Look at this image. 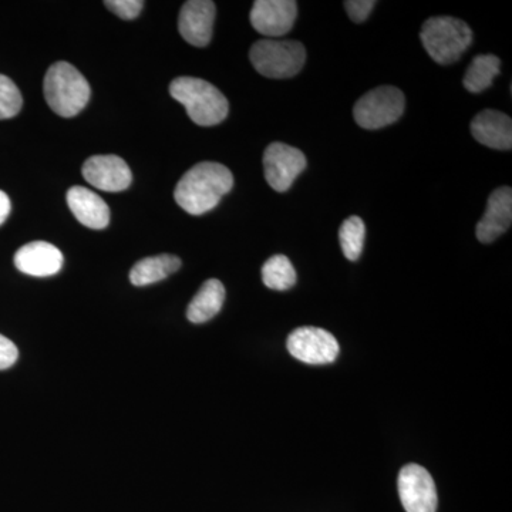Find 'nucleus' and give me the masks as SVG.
<instances>
[{"label":"nucleus","instance_id":"20","mask_svg":"<svg viewBox=\"0 0 512 512\" xmlns=\"http://www.w3.org/2000/svg\"><path fill=\"white\" fill-rule=\"evenodd\" d=\"M295 268L285 255H274L262 266V281L272 291H288L296 284Z\"/></svg>","mask_w":512,"mask_h":512},{"label":"nucleus","instance_id":"22","mask_svg":"<svg viewBox=\"0 0 512 512\" xmlns=\"http://www.w3.org/2000/svg\"><path fill=\"white\" fill-rule=\"evenodd\" d=\"M23 97L15 83L0 74V120L12 119L22 110Z\"/></svg>","mask_w":512,"mask_h":512},{"label":"nucleus","instance_id":"3","mask_svg":"<svg viewBox=\"0 0 512 512\" xmlns=\"http://www.w3.org/2000/svg\"><path fill=\"white\" fill-rule=\"evenodd\" d=\"M43 90L50 109L64 119L77 116L92 96L86 77L67 62H57L47 70Z\"/></svg>","mask_w":512,"mask_h":512},{"label":"nucleus","instance_id":"23","mask_svg":"<svg viewBox=\"0 0 512 512\" xmlns=\"http://www.w3.org/2000/svg\"><path fill=\"white\" fill-rule=\"evenodd\" d=\"M104 6L124 20L136 19L143 10V0H107Z\"/></svg>","mask_w":512,"mask_h":512},{"label":"nucleus","instance_id":"10","mask_svg":"<svg viewBox=\"0 0 512 512\" xmlns=\"http://www.w3.org/2000/svg\"><path fill=\"white\" fill-rule=\"evenodd\" d=\"M296 16L298 3L293 0H256L249 18L256 32L275 39L291 32Z\"/></svg>","mask_w":512,"mask_h":512},{"label":"nucleus","instance_id":"21","mask_svg":"<svg viewBox=\"0 0 512 512\" xmlns=\"http://www.w3.org/2000/svg\"><path fill=\"white\" fill-rule=\"evenodd\" d=\"M366 225L360 217H350L343 222L339 231L340 247L343 255L349 261L355 262L360 258L365 245Z\"/></svg>","mask_w":512,"mask_h":512},{"label":"nucleus","instance_id":"19","mask_svg":"<svg viewBox=\"0 0 512 512\" xmlns=\"http://www.w3.org/2000/svg\"><path fill=\"white\" fill-rule=\"evenodd\" d=\"M501 60L494 55H480L468 66L464 87L471 93H481L493 84L500 74Z\"/></svg>","mask_w":512,"mask_h":512},{"label":"nucleus","instance_id":"8","mask_svg":"<svg viewBox=\"0 0 512 512\" xmlns=\"http://www.w3.org/2000/svg\"><path fill=\"white\" fill-rule=\"evenodd\" d=\"M400 501L407 512H436L439 497L436 484L426 468L419 464H407L400 470L399 480Z\"/></svg>","mask_w":512,"mask_h":512},{"label":"nucleus","instance_id":"18","mask_svg":"<svg viewBox=\"0 0 512 512\" xmlns=\"http://www.w3.org/2000/svg\"><path fill=\"white\" fill-rule=\"evenodd\" d=\"M181 268L180 258L174 255L150 256L141 259L130 272V281L134 286L157 284Z\"/></svg>","mask_w":512,"mask_h":512},{"label":"nucleus","instance_id":"16","mask_svg":"<svg viewBox=\"0 0 512 512\" xmlns=\"http://www.w3.org/2000/svg\"><path fill=\"white\" fill-rule=\"evenodd\" d=\"M67 204L76 220L84 227L104 229L110 222L109 205L89 188L76 187L67 191Z\"/></svg>","mask_w":512,"mask_h":512},{"label":"nucleus","instance_id":"24","mask_svg":"<svg viewBox=\"0 0 512 512\" xmlns=\"http://www.w3.org/2000/svg\"><path fill=\"white\" fill-rule=\"evenodd\" d=\"M375 6V0H348L345 2L346 12L356 23L365 22Z\"/></svg>","mask_w":512,"mask_h":512},{"label":"nucleus","instance_id":"25","mask_svg":"<svg viewBox=\"0 0 512 512\" xmlns=\"http://www.w3.org/2000/svg\"><path fill=\"white\" fill-rule=\"evenodd\" d=\"M19 352L15 343L0 335V370L9 369L18 360Z\"/></svg>","mask_w":512,"mask_h":512},{"label":"nucleus","instance_id":"15","mask_svg":"<svg viewBox=\"0 0 512 512\" xmlns=\"http://www.w3.org/2000/svg\"><path fill=\"white\" fill-rule=\"evenodd\" d=\"M471 134L478 143L494 150H511L512 121L497 110H484L471 121Z\"/></svg>","mask_w":512,"mask_h":512},{"label":"nucleus","instance_id":"14","mask_svg":"<svg viewBox=\"0 0 512 512\" xmlns=\"http://www.w3.org/2000/svg\"><path fill=\"white\" fill-rule=\"evenodd\" d=\"M15 265L23 274L46 278L60 272L63 254L49 242H30L16 252Z\"/></svg>","mask_w":512,"mask_h":512},{"label":"nucleus","instance_id":"17","mask_svg":"<svg viewBox=\"0 0 512 512\" xmlns=\"http://www.w3.org/2000/svg\"><path fill=\"white\" fill-rule=\"evenodd\" d=\"M225 301V288L218 279H208L194 296L187 309V318L191 323L208 322L220 313Z\"/></svg>","mask_w":512,"mask_h":512},{"label":"nucleus","instance_id":"11","mask_svg":"<svg viewBox=\"0 0 512 512\" xmlns=\"http://www.w3.org/2000/svg\"><path fill=\"white\" fill-rule=\"evenodd\" d=\"M82 173L87 183L107 192L127 190L133 180L130 167L117 156L90 157L84 163Z\"/></svg>","mask_w":512,"mask_h":512},{"label":"nucleus","instance_id":"6","mask_svg":"<svg viewBox=\"0 0 512 512\" xmlns=\"http://www.w3.org/2000/svg\"><path fill=\"white\" fill-rule=\"evenodd\" d=\"M406 99L402 90L393 86H380L360 97L353 109L356 123L365 130L396 123L403 116Z\"/></svg>","mask_w":512,"mask_h":512},{"label":"nucleus","instance_id":"5","mask_svg":"<svg viewBox=\"0 0 512 512\" xmlns=\"http://www.w3.org/2000/svg\"><path fill=\"white\" fill-rule=\"evenodd\" d=\"M256 72L268 79H289L301 72L306 60L305 46L298 40H259L249 52Z\"/></svg>","mask_w":512,"mask_h":512},{"label":"nucleus","instance_id":"2","mask_svg":"<svg viewBox=\"0 0 512 512\" xmlns=\"http://www.w3.org/2000/svg\"><path fill=\"white\" fill-rule=\"evenodd\" d=\"M170 94L178 103L183 104L190 119L198 126H217L227 119V97L205 80L178 77L170 84Z\"/></svg>","mask_w":512,"mask_h":512},{"label":"nucleus","instance_id":"13","mask_svg":"<svg viewBox=\"0 0 512 512\" xmlns=\"http://www.w3.org/2000/svg\"><path fill=\"white\" fill-rule=\"evenodd\" d=\"M512 222V190L500 187L488 198L487 210L477 224L478 241L490 244L500 238L511 227Z\"/></svg>","mask_w":512,"mask_h":512},{"label":"nucleus","instance_id":"4","mask_svg":"<svg viewBox=\"0 0 512 512\" xmlns=\"http://www.w3.org/2000/svg\"><path fill=\"white\" fill-rule=\"evenodd\" d=\"M420 39L434 62L453 64L473 43V30L463 20L434 16L424 22Z\"/></svg>","mask_w":512,"mask_h":512},{"label":"nucleus","instance_id":"12","mask_svg":"<svg viewBox=\"0 0 512 512\" xmlns=\"http://www.w3.org/2000/svg\"><path fill=\"white\" fill-rule=\"evenodd\" d=\"M215 3L211 0H190L181 8L178 30L185 42L195 47H205L211 42L214 28Z\"/></svg>","mask_w":512,"mask_h":512},{"label":"nucleus","instance_id":"9","mask_svg":"<svg viewBox=\"0 0 512 512\" xmlns=\"http://www.w3.org/2000/svg\"><path fill=\"white\" fill-rule=\"evenodd\" d=\"M306 157L298 148L284 143H272L264 154L266 183L275 191L285 192L292 187L293 181L305 170Z\"/></svg>","mask_w":512,"mask_h":512},{"label":"nucleus","instance_id":"1","mask_svg":"<svg viewBox=\"0 0 512 512\" xmlns=\"http://www.w3.org/2000/svg\"><path fill=\"white\" fill-rule=\"evenodd\" d=\"M234 187V175L220 163L195 164L181 177L174 198L191 215L207 214L220 204Z\"/></svg>","mask_w":512,"mask_h":512},{"label":"nucleus","instance_id":"26","mask_svg":"<svg viewBox=\"0 0 512 512\" xmlns=\"http://www.w3.org/2000/svg\"><path fill=\"white\" fill-rule=\"evenodd\" d=\"M10 210H12V204H10L8 194L0 191V225L8 220Z\"/></svg>","mask_w":512,"mask_h":512},{"label":"nucleus","instance_id":"7","mask_svg":"<svg viewBox=\"0 0 512 512\" xmlns=\"http://www.w3.org/2000/svg\"><path fill=\"white\" fill-rule=\"evenodd\" d=\"M289 353L306 365H329L339 356V343L328 330L303 326L289 335Z\"/></svg>","mask_w":512,"mask_h":512}]
</instances>
